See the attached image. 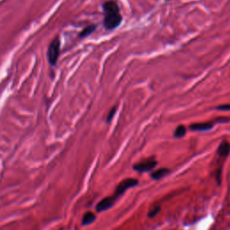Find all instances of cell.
<instances>
[{"mask_svg":"<svg viewBox=\"0 0 230 230\" xmlns=\"http://www.w3.org/2000/svg\"><path fill=\"white\" fill-rule=\"evenodd\" d=\"M103 7L104 12V26L108 30H113L117 28L122 21V16L116 2L109 0L103 4Z\"/></svg>","mask_w":230,"mask_h":230,"instance_id":"6da1fadb","label":"cell"},{"mask_svg":"<svg viewBox=\"0 0 230 230\" xmlns=\"http://www.w3.org/2000/svg\"><path fill=\"white\" fill-rule=\"evenodd\" d=\"M60 40L59 37H57L51 42L47 51L48 60L51 65L55 66L57 64V59L60 57Z\"/></svg>","mask_w":230,"mask_h":230,"instance_id":"7a4b0ae2","label":"cell"},{"mask_svg":"<svg viewBox=\"0 0 230 230\" xmlns=\"http://www.w3.org/2000/svg\"><path fill=\"white\" fill-rule=\"evenodd\" d=\"M138 183V181L137 179H133V178H128V179H124L123 181L119 183V185L116 188V191L114 192L113 197L115 199H117L118 197L121 196L123 193H124L128 189L134 187Z\"/></svg>","mask_w":230,"mask_h":230,"instance_id":"3957f363","label":"cell"},{"mask_svg":"<svg viewBox=\"0 0 230 230\" xmlns=\"http://www.w3.org/2000/svg\"><path fill=\"white\" fill-rule=\"evenodd\" d=\"M157 165V162L155 161L153 158H149V159H146L140 163H138L134 166V169L138 172H146V171H150L153 168H155V166Z\"/></svg>","mask_w":230,"mask_h":230,"instance_id":"277c9868","label":"cell"},{"mask_svg":"<svg viewBox=\"0 0 230 230\" xmlns=\"http://www.w3.org/2000/svg\"><path fill=\"white\" fill-rule=\"evenodd\" d=\"M115 199L113 196L111 197H106V198L103 199L99 203L96 205L95 209L97 212H102L104 210H107L108 209H110L112 206H113V204L115 202Z\"/></svg>","mask_w":230,"mask_h":230,"instance_id":"5b68a950","label":"cell"},{"mask_svg":"<svg viewBox=\"0 0 230 230\" xmlns=\"http://www.w3.org/2000/svg\"><path fill=\"white\" fill-rule=\"evenodd\" d=\"M191 129L194 131H205L209 130L213 128L212 122H201V123H194L191 125Z\"/></svg>","mask_w":230,"mask_h":230,"instance_id":"8992f818","label":"cell"},{"mask_svg":"<svg viewBox=\"0 0 230 230\" xmlns=\"http://www.w3.org/2000/svg\"><path fill=\"white\" fill-rule=\"evenodd\" d=\"M218 153L220 157H227L230 153V144L227 141H223L221 143L218 149Z\"/></svg>","mask_w":230,"mask_h":230,"instance_id":"52a82bcc","label":"cell"},{"mask_svg":"<svg viewBox=\"0 0 230 230\" xmlns=\"http://www.w3.org/2000/svg\"><path fill=\"white\" fill-rule=\"evenodd\" d=\"M168 172H169V169H167V168H160V169H158L157 171L153 172L151 174V177L154 180H159L162 177L166 175Z\"/></svg>","mask_w":230,"mask_h":230,"instance_id":"ba28073f","label":"cell"},{"mask_svg":"<svg viewBox=\"0 0 230 230\" xmlns=\"http://www.w3.org/2000/svg\"><path fill=\"white\" fill-rule=\"evenodd\" d=\"M96 219V216L92 212H86V214L83 217V219H82V225L86 226V225H89L93 223L94 221Z\"/></svg>","mask_w":230,"mask_h":230,"instance_id":"9c48e42d","label":"cell"},{"mask_svg":"<svg viewBox=\"0 0 230 230\" xmlns=\"http://www.w3.org/2000/svg\"><path fill=\"white\" fill-rule=\"evenodd\" d=\"M95 29H96V26L95 25H89V26L86 27L83 31L80 32L79 37L80 38H85V37H86V36L91 34L92 32H94Z\"/></svg>","mask_w":230,"mask_h":230,"instance_id":"30bf717a","label":"cell"},{"mask_svg":"<svg viewBox=\"0 0 230 230\" xmlns=\"http://www.w3.org/2000/svg\"><path fill=\"white\" fill-rule=\"evenodd\" d=\"M186 133V128L183 125H180L176 128L175 131V137L176 138H182Z\"/></svg>","mask_w":230,"mask_h":230,"instance_id":"8fae6325","label":"cell"},{"mask_svg":"<svg viewBox=\"0 0 230 230\" xmlns=\"http://www.w3.org/2000/svg\"><path fill=\"white\" fill-rule=\"evenodd\" d=\"M160 211V207H155V208H154L152 210H150L149 211V218H154L155 215L157 214V213Z\"/></svg>","mask_w":230,"mask_h":230,"instance_id":"7c38bea8","label":"cell"},{"mask_svg":"<svg viewBox=\"0 0 230 230\" xmlns=\"http://www.w3.org/2000/svg\"><path fill=\"white\" fill-rule=\"evenodd\" d=\"M115 112H116V107L112 108V109L110 111V113H109L108 117H107V121H108V122H110V121L112 120V119L113 118V116H114Z\"/></svg>","mask_w":230,"mask_h":230,"instance_id":"4fadbf2b","label":"cell"},{"mask_svg":"<svg viewBox=\"0 0 230 230\" xmlns=\"http://www.w3.org/2000/svg\"><path fill=\"white\" fill-rule=\"evenodd\" d=\"M218 110H221V111H230V104H224L217 107Z\"/></svg>","mask_w":230,"mask_h":230,"instance_id":"5bb4252c","label":"cell"}]
</instances>
